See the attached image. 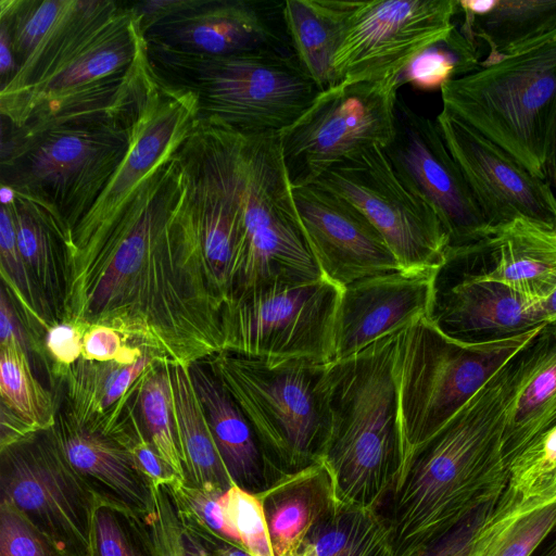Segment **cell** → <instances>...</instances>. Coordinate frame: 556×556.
<instances>
[{
  "mask_svg": "<svg viewBox=\"0 0 556 556\" xmlns=\"http://www.w3.org/2000/svg\"><path fill=\"white\" fill-rule=\"evenodd\" d=\"M181 187L175 153L113 225L64 245L62 321L111 327L164 363L189 367L222 352L223 336L173 222Z\"/></svg>",
  "mask_w": 556,
  "mask_h": 556,
  "instance_id": "obj_1",
  "label": "cell"
},
{
  "mask_svg": "<svg viewBox=\"0 0 556 556\" xmlns=\"http://www.w3.org/2000/svg\"><path fill=\"white\" fill-rule=\"evenodd\" d=\"M516 354L408 453L396 486L377 510L396 556H412L495 503L507 488L504 437Z\"/></svg>",
  "mask_w": 556,
  "mask_h": 556,
  "instance_id": "obj_2",
  "label": "cell"
},
{
  "mask_svg": "<svg viewBox=\"0 0 556 556\" xmlns=\"http://www.w3.org/2000/svg\"><path fill=\"white\" fill-rule=\"evenodd\" d=\"M400 332L327 366L329 434L321 463L340 504L378 510L403 472Z\"/></svg>",
  "mask_w": 556,
  "mask_h": 556,
  "instance_id": "obj_3",
  "label": "cell"
},
{
  "mask_svg": "<svg viewBox=\"0 0 556 556\" xmlns=\"http://www.w3.org/2000/svg\"><path fill=\"white\" fill-rule=\"evenodd\" d=\"M440 91L442 109L556 190V30Z\"/></svg>",
  "mask_w": 556,
  "mask_h": 556,
  "instance_id": "obj_4",
  "label": "cell"
},
{
  "mask_svg": "<svg viewBox=\"0 0 556 556\" xmlns=\"http://www.w3.org/2000/svg\"><path fill=\"white\" fill-rule=\"evenodd\" d=\"M147 45L130 8L71 0L15 77L0 91L2 124L23 127L49 104L91 90L126 71Z\"/></svg>",
  "mask_w": 556,
  "mask_h": 556,
  "instance_id": "obj_5",
  "label": "cell"
},
{
  "mask_svg": "<svg viewBox=\"0 0 556 556\" xmlns=\"http://www.w3.org/2000/svg\"><path fill=\"white\" fill-rule=\"evenodd\" d=\"M232 131L241 242L230 301L261 289L323 278L298 214L280 134Z\"/></svg>",
  "mask_w": 556,
  "mask_h": 556,
  "instance_id": "obj_6",
  "label": "cell"
},
{
  "mask_svg": "<svg viewBox=\"0 0 556 556\" xmlns=\"http://www.w3.org/2000/svg\"><path fill=\"white\" fill-rule=\"evenodd\" d=\"M137 108L125 117L75 119L29 137H2L1 185L47 210L67 237L122 162Z\"/></svg>",
  "mask_w": 556,
  "mask_h": 556,
  "instance_id": "obj_7",
  "label": "cell"
},
{
  "mask_svg": "<svg viewBox=\"0 0 556 556\" xmlns=\"http://www.w3.org/2000/svg\"><path fill=\"white\" fill-rule=\"evenodd\" d=\"M237 402L282 475L321 463L329 434L328 364L218 352L203 361Z\"/></svg>",
  "mask_w": 556,
  "mask_h": 556,
  "instance_id": "obj_8",
  "label": "cell"
},
{
  "mask_svg": "<svg viewBox=\"0 0 556 556\" xmlns=\"http://www.w3.org/2000/svg\"><path fill=\"white\" fill-rule=\"evenodd\" d=\"M539 329L507 339L464 342L422 317L401 330L397 378L406 457L442 428Z\"/></svg>",
  "mask_w": 556,
  "mask_h": 556,
  "instance_id": "obj_9",
  "label": "cell"
},
{
  "mask_svg": "<svg viewBox=\"0 0 556 556\" xmlns=\"http://www.w3.org/2000/svg\"><path fill=\"white\" fill-rule=\"evenodd\" d=\"M188 77L202 118L244 135L280 134L320 92L291 51L226 56L162 55Z\"/></svg>",
  "mask_w": 556,
  "mask_h": 556,
  "instance_id": "obj_10",
  "label": "cell"
},
{
  "mask_svg": "<svg viewBox=\"0 0 556 556\" xmlns=\"http://www.w3.org/2000/svg\"><path fill=\"white\" fill-rule=\"evenodd\" d=\"M399 76L342 81L320 91L280 132L292 187L314 184L363 151L387 148L395 134Z\"/></svg>",
  "mask_w": 556,
  "mask_h": 556,
  "instance_id": "obj_11",
  "label": "cell"
},
{
  "mask_svg": "<svg viewBox=\"0 0 556 556\" xmlns=\"http://www.w3.org/2000/svg\"><path fill=\"white\" fill-rule=\"evenodd\" d=\"M341 292L323 277L238 296L220 313L223 351L269 361L331 363Z\"/></svg>",
  "mask_w": 556,
  "mask_h": 556,
  "instance_id": "obj_12",
  "label": "cell"
},
{
  "mask_svg": "<svg viewBox=\"0 0 556 556\" xmlns=\"http://www.w3.org/2000/svg\"><path fill=\"white\" fill-rule=\"evenodd\" d=\"M0 503L15 508L67 556H88L98 500L52 428L0 448Z\"/></svg>",
  "mask_w": 556,
  "mask_h": 556,
  "instance_id": "obj_13",
  "label": "cell"
},
{
  "mask_svg": "<svg viewBox=\"0 0 556 556\" xmlns=\"http://www.w3.org/2000/svg\"><path fill=\"white\" fill-rule=\"evenodd\" d=\"M356 206L381 233L404 270L441 267L450 237L435 212L399 178L384 149L369 148L315 182Z\"/></svg>",
  "mask_w": 556,
  "mask_h": 556,
  "instance_id": "obj_14",
  "label": "cell"
},
{
  "mask_svg": "<svg viewBox=\"0 0 556 556\" xmlns=\"http://www.w3.org/2000/svg\"><path fill=\"white\" fill-rule=\"evenodd\" d=\"M458 0L352 1L334 54V86L400 76L409 63L455 27Z\"/></svg>",
  "mask_w": 556,
  "mask_h": 556,
  "instance_id": "obj_15",
  "label": "cell"
},
{
  "mask_svg": "<svg viewBox=\"0 0 556 556\" xmlns=\"http://www.w3.org/2000/svg\"><path fill=\"white\" fill-rule=\"evenodd\" d=\"M395 134L384 148L402 182L438 215L450 237L448 252L486 250L492 235L459 166L451 155L435 121L397 100Z\"/></svg>",
  "mask_w": 556,
  "mask_h": 556,
  "instance_id": "obj_16",
  "label": "cell"
},
{
  "mask_svg": "<svg viewBox=\"0 0 556 556\" xmlns=\"http://www.w3.org/2000/svg\"><path fill=\"white\" fill-rule=\"evenodd\" d=\"M199 116L197 94L164 81L156 73L138 104L122 162L64 244L86 241L113 225L144 181L178 151Z\"/></svg>",
  "mask_w": 556,
  "mask_h": 556,
  "instance_id": "obj_17",
  "label": "cell"
},
{
  "mask_svg": "<svg viewBox=\"0 0 556 556\" xmlns=\"http://www.w3.org/2000/svg\"><path fill=\"white\" fill-rule=\"evenodd\" d=\"M439 131L492 231L517 218L556 226V190L497 144L442 109Z\"/></svg>",
  "mask_w": 556,
  "mask_h": 556,
  "instance_id": "obj_18",
  "label": "cell"
},
{
  "mask_svg": "<svg viewBox=\"0 0 556 556\" xmlns=\"http://www.w3.org/2000/svg\"><path fill=\"white\" fill-rule=\"evenodd\" d=\"M426 318L464 342H484L527 333L548 321L543 304L509 286L463 271L445 260L434 274Z\"/></svg>",
  "mask_w": 556,
  "mask_h": 556,
  "instance_id": "obj_19",
  "label": "cell"
},
{
  "mask_svg": "<svg viewBox=\"0 0 556 556\" xmlns=\"http://www.w3.org/2000/svg\"><path fill=\"white\" fill-rule=\"evenodd\" d=\"M298 214L323 276L341 288L401 270L369 219L344 198L312 184L293 187Z\"/></svg>",
  "mask_w": 556,
  "mask_h": 556,
  "instance_id": "obj_20",
  "label": "cell"
},
{
  "mask_svg": "<svg viewBox=\"0 0 556 556\" xmlns=\"http://www.w3.org/2000/svg\"><path fill=\"white\" fill-rule=\"evenodd\" d=\"M144 38L148 48L161 55L215 58L261 50L291 51L267 10L243 0H205L154 25Z\"/></svg>",
  "mask_w": 556,
  "mask_h": 556,
  "instance_id": "obj_21",
  "label": "cell"
},
{
  "mask_svg": "<svg viewBox=\"0 0 556 556\" xmlns=\"http://www.w3.org/2000/svg\"><path fill=\"white\" fill-rule=\"evenodd\" d=\"M435 271L401 269L342 288L334 323V361L426 317Z\"/></svg>",
  "mask_w": 556,
  "mask_h": 556,
  "instance_id": "obj_22",
  "label": "cell"
},
{
  "mask_svg": "<svg viewBox=\"0 0 556 556\" xmlns=\"http://www.w3.org/2000/svg\"><path fill=\"white\" fill-rule=\"evenodd\" d=\"M52 429L67 460L98 501L127 508L148 520L154 510V486L128 448L123 416L108 434L84 427L58 405Z\"/></svg>",
  "mask_w": 556,
  "mask_h": 556,
  "instance_id": "obj_23",
  "label": "cell"
},
{
  "mask_svg": "<svg viewBox=\"0 0 556 556\" xmlns=\"http://www.w3.org/2000/svg\"><path fill=\"white\" fill-rule=\"evenodd\" d=\"M215 444L232 483L258 495L283 476L266 457L243 412L203 362L189 366Z\"/></svg>",
  "mask_w": 556,
  "mask_h": 556,
  "instance_id": "obj_24",
  "label": "cell"
},
{
  "mask_svg": "<svg viewBox=\"0 0 556 556\" xmlns=\"http://www.w3.org/2000/svg\"><path fill=\"white\" fill-rule=\"evenodd\" d=\"M556 425V318L545 323L516 354L504 437L509 462Z\"/></svg>",
  "mask_w": 556,
  "mask_h": 556,
  "instance_id": "obj_25",
  "label": "cell"
},
{
  "mask_svg": "<svg viewBox=\"0 0 556 556\" xmlns=\"http://www.w3.org/2000/svg\"><path fill=\"white\" fill-rule=\"evenodd\" d=\"M258 497L274 556H299L311 531L338 505L323 463L283 476Z\"/></svg>",
  "mask_w": 556,
  "mask_h": 556,
  "instance_id": "obj_26",
  "label": "cell"
},
{
  "mask_svg": "<svg viewBox=\"0 0 556 556\" xmlns=\"http://www.w3.org/2000/svg\"><path fill=\"white\" fill-rule=\"evenodd\" d=\"M486 248L494 266L482 277L543 302L556 288V226L517 218L495 228Z\"/></svg>",
  "mask_w": 556,
  "mask_h": 556,
  "instance_id": "obj_27",
  "label": "cell"
},
{
  "mask_svg": "<svg viewBox=\"0 0 556 556\" xmlns=\"http://www.w3.org/2000/svg\"><path fill=\"white\" fill-rule=\"evenodd\" d=\"M15 227L20 254L56 323L62 321L65 293L63 226L43 207L1 185Z\"/></svg>",
  "mask_w": 556,
  "mask_h": 556,
  "instance_id": "obj_28",
  "label": "cell"
},
{
  "mask_svg": "<svg viewBox=\"0 0 556 556\" xmlns=\"http://www.w3.org/2000/svg\"><path fill=\"white\" fill-rule=\"evenodd\" d=\"M464 15L459 28L469 39L483 41L495 62L556 30V0H458Z\"/></svg>",
  "mask_w": 556,
  "mask_h": 556,
  "instance_id": "obj_29",
  "label": "cell"
},
{
  "mask_svg": "<svg viewBox=\"0 0 556 556\" xmlns=\"http://www.w3.org/2000/svg\"><path fill=\"white\" fill-rule=\"evenodd\" d=\"M156 362L163 361L147 351L129 365L80 357L55 377L63 388L61 405L84 427L102 429L110 417L117 416L118 402Z\"/></svg>",
  "mask_w": 556,
  "mask_h": 556,
  "instance_id": "obj_30",
  "label": "cell"
},
{
  "mask_svg": "<svg viewBox=\"0 0 556 556\" xmlns=\"http://www.w3.org/2000/svg\"><path fill=\"white\" fill-rule=\"evenodd\" d=\"M352 1L288 0L283 26L298 63L320 91L334 86L332 62L343 39Z\"/></svg>",
  "mask_w": 556,
  "mask_h": 556,
  "instance_id": "obj_31",
  "label": "cell"
},
{
  "mask_svg": "<svg viewBox=\"0 0 556 556\" xmlns=\"http://www.w3.org/2000/svg\"><path fill=\"white\" fill-rule=\"evenodd\" d=\"M556 528V492L521 500L507 488L479 527L468 556H532Z\"/></svg>",
  "mask_w": 556,
  "mask_h": 556,
  "instance_id": "obj_32",
  "label": "cell"
},
{
  "mask_svg": "<svg viewBox=\"0 0 556 556\" xmlns=\"http://www.w3.org/2000/svg\"><path fill=\"white\" fill-rule=\"evenodd\" d=\"M169 376L185 482L224 494L233 483L215 444L189 367L169 364Z\"/></svg>",
  "mask_w": 556,
  "mask_h": 556,
  "instance_id": "obj_33",
  "label": "cell"
},
{
  "mask_svg": "<svg viewBox=\"0 0 556 556\" xmlns=\"http://www.w3.org/2000/svg\"><path fill=\"white\" fill-rule=\"evenodd\" d=\"M299 556H396L377 510L338 503L305 539Z\"/></svg>",
  "mask_w": 556,
  "mask_h": 556,
  "instance_id": "obj_34",
  "label": "cell"
},
{
  "mask_svg": "<svg viewBox=\"0 0 556 556\" xmlns=\"http://www.w3.org/2000/svg\"><path fill=\"white\" fill-rule=\"evenodd\" d=\"M137 407L146 434L176 476L186 481L177 438L169 364L156 362L138 379Z\"/></svg>",
  "mask_w": 556,
  "mask_h": 556,
  "instance_id": "obj_35",
  "label": "cell"
},
{
  "mask_svg": "<svg viewBox=\"0 0 556 556\" xmlns=\"http://www.w3.org/2000/svg\"><path fill=\"white\" fill-rule=\"evenodd\" d=\"M0 393L1 404L34 431L54 426L58 405L34 376L27 353L15 341L0 344Z\"/></svg>",
  "mask_w": 556,
  "mask_h": 556,
  "instance_id": "obj_36",
  "label": "cell"
},
{
  "mask_svg": "<svg viewBox=\"0 0 556 556\" xmlns=\"http://www.w3.org/2000/svg\"><path fill=\"white\" fill-rule=\"evenodd\" d=\"M478 43L456 26L434 42L399 76L400 85L410 84L420 90L441 89L446 83L476 71L480 64Z\"/></svg>",
  "mask_w": 556,
  "mask_h": 556,
  "instance_id": "obj_37",
  "label": "cell"
},
{
  "mask_svg": "<svg viewBox=\"0 0 556 556\" xmlns=\"http://www.w3.org/2000/svg\"><path fill=\"white\" fill-rule=\"evenodd\" d=\"M88 556H157L146 519L138 514L98 501L93 510Z\"/></svg>",
  "mask_w": 556,
  "mask_h": 556,
  "instance_id": "obj_38",
  "label": "cell"
},
{
  "mask_svg": "<svg viewBox=\"0 0 556 556\" xmlns=\"http://www.w3.org/2000/svg\"><path fill=\"white\" fill-rule=\"evenodd\" d=\"M70 0H1L0 27L11 41L18 67L35 52L66 10Z\"/></svg>",
  "mask_w": 556,
  "mask_h": 556,
  "instance_id": "obj_39",
  "label": "cell"
},
{
  "mask_svg": "<svg viewBox=\"0 0 556 556\" xmlns=\"http://www.w3.org/2000/svg\"><path fill=\"white\" fill-rule=\"evenodd\" d=\"M507 490L521 500L556 492V425L509 462Z\"/></svg>",
  "mask_w": 556,
  "mask_h": 556,
  "instance_id": "obj_40",
  "label": "cell"
},
{
  "mask_svg": "<svg viewBox=\"0 0 556 556\" xmlns=\"http://www.w3.org/2000/svg\"><path fill=\"white\" fill-rule=\"evenodd\" d=\"M220 502L226 520L242 547L252 556H274L258 495L233 484L222 495Z\"/></svg>",
  "mask_w": 556,
  "mask_h": 556,
  "instance_id": "obj_41",
  "label": "cell"
},
{
  "mask_svg": "<svg viewBox=\"0 0 556 556\" xmlns=\"http://www.w3.org/2000/svg\"><path fill=\"white\" fill-rule=\"evenodd\" d=\"M154 510L148 518L157 556H208L178 516L165 484L154 486Z\"/></svg>",
  "mask_w": 556,
  "mask_h": 556,
  "instance_id": "obj_42",
  "label": "cell"
},
{
  "mask_svg": "<svg viewBox=\"0 0 556 556\" xmlns=\"http://www.w3.org/2000/svg\"><path fill=\"white\" fill-rule=\"evenodd\" d=\"M165 485L180 518L200 525L226 541L242 547L226 520L220 502L223 494L188 484L180 479H175Z\"/></svg>",
  "mask_w": 556,
  "mask_h": 556,
  "instance_id": "obj_43",
  "label": "cell"
},
{
  "mask_svg": "<svg viewBox=\"0 0 556 556\" xmlns=\"http://www.w3.org/2000/svg\"><path fill=\"white\" fill-rule=\"evenodd\" d=\"M0 556H67L15 508L0 503Z\"/></svg>",
  "mask_w": 556,
  "mask_h": 556,
  "instance_id": "obj_44",
  "label": "cell"
},
{
  "mask_svg": "<svg viewBox=\"0 0 556 556\" xmlns=\"http://www.w3.org/2000/svg\"><path fill=\"white\" fill-rule=\"evenodd\" d=\"M144 350L131 344L117 330L102 325L90 327L83 339L81 357L97 362L135 363Z\"/></svg>",
  "mask_w": 556,
  "mask_h": 556,
  "instance_id": "obj_45",
  "label": "cell"
},
{
  "mask_svg": "<svg viewBox=\"0 0 556 556\" xmlns=\"http://www.w3.org/2000/svg\"><path fill=\"white\" fill-rule=\"evenodd\" d=\"M86 331L83 326L68 321H60L49 328L43 344L53 361L51 371L54 378L81 357Z\"/></svg>",
  "mask_w": 556,
  "mask_h": 556,
  "instance_id": "obj_46",
  "label": "cell"
},
{
  "mask_svg": "<svg viewBox=\"0 0 556 556\" xmlns=\"http://www.w3.org/2000/svg\"><path fill=\"white\" fill-rule=\"evenodd\" d=\"M494 504L480 509L412 556H468L475 535Z\"/></svg>",
  "mask_w": 556,
  "mask_h": 556,
  "instance_id": "obj_47",
  "label": "cell"
},
{
  "mask_svg": "<svg viewBox=\"0 0 556 556\" xmlns=\"http://www.w3.org/2000/svg\"><path fill=\"white\" fill-rule=\"evenodd\" d=\"M205 0H152L130 8L143 35L154 25L188 10L202 5Z\"/></svg>",
  "mask_w": 556,
  "mask_h": 556,
  "instance_id": "obj_48",
  "label": "cell"
},
{
  "mask_svg": "<svg viewBox=\"0 0 556 556\" xmlns=\"http://www.w3.org/2000/svg\"><path fill=\"white\" fill-rule=\"evenodd\" d=\"M11 294L2 283L0 289V344L15 341L29 355L31 344L30 336L21 319L17 317Z\"/></svg>",
  "mask_w": 556,
  "mask_h": 556,
  "instance_id": "obj_49",
  "label": "cell"
},
{
  "mask_svg": "<svg viewBox=\"0 0 556 556\" xmlns=\"http://www.w3.org/2000/svg\"><path fill=\"white\" fill-rule=\"evenodd\" d=\"M180 519L187 529L201 543L208 556H252L244 548L226 541L208 529L192 521L185 520L182 518Z\"/></svg>",
  "mask_w": 556,
  "mask_h": 556,
  "instance_id": "obj_50",
  "label": "cell"
},
{
  "mask_svg": "<svg viewBox=\"0 0 556 556\" xmlns=\"http://www.w3.org/2000/svg\"><path fill=\"white\" fill-rule=\"evenodd\" d=\"M0 422V448L15 443L36 432L31 427H29L24 420H22L3 404H1Z\"/></svg>",
  "mask_w": 556,
  "mask_h": 556,
  "instance_id": "obj_51",
  "label": "cell"
},
{
  "mask_svg": "<svg viewBox=\"0 0 556 556\" xmlns=\"http://www.w3.org/2000/svg\"><path fill=\"white\" fill-rule=\"evenodd\" d=\"M20 67L16 63L10 37L3 27H0V78L1 88L7 86L17 74Z\"/></svg>",
  "mask_w": 556,
  "mask_h": 556,
  "instance_id": "obj_52",
  "label": "cell"
},
{
  "mask_svg": "<svg viewBox=\"0 0 556 556\" xmlns=\"http://www.w3.org/2000/svg\"><path fill=\"white\" fill-rule=\"evenodd\" d=\"M532 556H556V528Z\"/></svg>",
  "mask_w": 556,
  "mask_h": 556,
  "instance_id": "obj_53",
  "label": "cell"
},
{
  "mask_svg": "<svg viewBox=\"0 0 556 556\" xmlns=\"http://www.w3.org/2000/svg\"><path fill=\"white\" fill-rule=\"evenodd\" d=\"M542 304L547 315L548 321L556 318V288L552 294L542 302Z\"/></svg>",
  "mask_w": 556,
  "mask_h": 556,
  "instance_id": "obj_54",
  "label": "cell"
}]
</instances>
